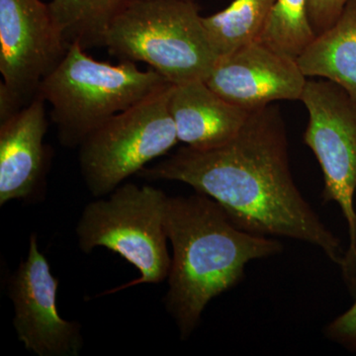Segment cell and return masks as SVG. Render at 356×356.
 Listing matches in <instances>:
<instances>
[{
  "label": "cell",
  "mask_w": 356,
  "mask_h": 356,
  "mask_svg": "<svg viewBox=\"0 0 356 356\" xmlns=\"http://www.w3.org/2000/svg\"><path fill=\"white\" fill-rule=\"evenodd\" d=\"M304 76L341 86L356 102V0H348L332 27L316 36L297 58Z\"/></svg>",
  "instance_id": "obj_13"
},
{
  "label": "cell",
  "mask_w": 356,
  "mask_h": 356,
  "mask_svg": "<svg viewBox=\"0 0 356 356\" xmlns=\"http://www.w3.org/2000/svg\"><path fill=\"white\" fill-rule=\"evenodd\" d=\"M103 47L119 60L145 63L172 84L205 81L218 60L197 4L189 0H132Z\"/></svg>",
  "instance_id": "obj_4"
},
{
  "label": "cell",
  "mask_w": 356,
  "mask_h": 356,
  "mask_svg": "<svg viewBox=\"0 0 356 356\" xmlns=\"http://www.w3.org/2000/svg\"><path fill=\"white\" fill-rule=\"evenodd\" d=\"M205 83L226 102L254 111L301 99L307 79L296 60L257 40L218 58Z\"/></svg>",
  "instance_id": "obj_10"
},
{
  "label": "cell",
  "mask_w": 356,
  "mask_h": 356,
  "mask_svg": "<svg viewBox=\"0 0 356 356\" xmlns=\"http://www.w3.org/2000/svg\"><path fill=\"white\" fill-rule=\"evenodd\" d=\"M168 83L151 67L140 70L137 63L96 60L79 42H74L42 81L37 95L51 105L58 142L65 147H79L105 122Z\"/></svg>",
  "instance_id": "obj_3"
},
{
  "label": "cell",
  "mask_w": 356,
  "mask_h": 356,
  "mask_svg": "<svg viewBox=\"0 0 356 356\" xmlns=\"http://www.w3.org/2000/svg\"><path fill=\"white\" fill-rule=\"evenodd\" d=\"M69 47L49 3L0 0V121L36 97L42 81L60 64Z\"/></svg>",
  "instance_id": "obj_8"
},
{
  "label": "cell",
  "mask_w": 356,
  "mask_h": 356,
  "mask_svg": "<svg viewBox=\"0 0 356 356\" xmlns=\"http://www.w3.org/2000/svg\"><path fill=\"white\" fill-rule=\"evenodd\" d=\"M47 103L37 95L0 121V205L16 199L36 201L46 188L51 152L44 146Z\"/></svg>",
  "instance_id": "obj_11"
},
{
  "label": "cell",
  "mask_w": 356,
  "mask_h": 356,
  "mask_svg": "<svg viewBox=\"0 0 356 356\" xmlns=\"http://www.w3.org/2000/svg\"><path fill=\"white\" fill-rule=\"evenodd\" d=\"M309 113L304 142L322 168L325 203L336 202L348 222L350 247L343 257L344 280L356 295V102L327 81H307L301 97Z\"/></svg>",
  "instance_id": "obj_7"
},
{
  "label": "cell",
  "mask_w": 356,
  "mask_h": 356,
  "mask_svg": "<svg viewBox=\"0 0 356 356\" xmlns=\"http://www.w3.org/2000/svg\"><path fill=\"white\" fill-rule=\"evenodd\" d=\"M325 337L356 353V300L353 305L325 327Z\"/></svg>",
  "instance_id": "obj_17"
},
{
  "label": "cell",
  "mask_w": 356,
  "mask_h": 356,
  "mask_svg": "<svg viewBox=\"0 0 356 356\" xmlns=\"http://www.w3.org/2000/svg\"><path fill=\"white\" fill-rule=\"evenodd\" d=\"M132 0H51L54 22L67 44L103 47L110 25Z\"/></svg>",
  "instance_id": "obj_14"
},
{
  "label": "cell",
  "mask_w": 356,
  "mask_h": 356,
  "mask_svg": "<svg viewBox=\"0 0 356 356\" xmlns=\"http://www.w3.org/2000/svg\"><path fill=\"white\" fill-rule=\"evenodd\" d=\"M189 1H195V0H189Z\"/></svg>",
  "instance_id": "obj_19"
},
{
  "label": "cell",
  "mask_w": 356,
  "mask_h": 356,
  "mask_svg": "<svg viewBox=\"0 0 356 356\" xmlns=\"http://www.w3.org/2000/svg\"><path fill=\"white\" fill-rule=\"evenodd\" d=\"M138 177L191 185L216 201L238 228L310 243L343 266L341 241L321 221L293 179L286 128L278 107L270 104L250 112L240 132L222 146L180 147L143 168Z\"/></svg>",
  "instance_id": "obj_1"
},
{
  "label": "cell",
  "mask_w": 356,
  "mask_h": 356,
  "mask_svg": "<svg viewBox=\"0 0 356 356\" xmlns=\"http://www.w3.org/2000/svg\"><path fill=\"white\" fill-rule=\"evenodd\" d=\"M58 283L40 252L37 236L32 235L27 259L9 278L7 291L15 312L18 339L39 356H76L83 346L81 325L58 314Z\"/></svg>",
  "instance_id": "obj_9"
},
{
  "label": "cell",
  "mask_w": 356,
  "mask_h": 356,
  "mask_svg": "<svg viewBox=\"0 0 356 356\" xmlns=\"http://www.w3.org/2000/svg\"><path fill=\"white\" fill-rule=\"evenodd\" d=\"M275 0H234L224 10L202 17L206 36L218 58L261 37Z\"/></svg>",
  "instance_id": "obj_15"
},
{
  "label": "cell",
  "mask_w": 356,
  "mask_h": 356,
  "mask_svg": "<svg viewBox=\"0 0 356 356\" xmlns=\"http://www.w3.org/2000/svg\"><path fill=\"white\" fill-rule=\"evenodd\" d=\"M348 0H309V15L316 34L329 29L339 19Z\"/></svg>",
  "instance_id": "obj_18"
},
{
  "label": "cell",
  "mask_w": 356,
  "mask_h": 356,
  "mask_svg": "<svg viewBox=\"0 0 356 356\" xmlns=\"http://www.w3.org/2000/svg\"><path fill=\"white\" fill-rule=\"evenodd\" d=\"M172 86L115 115L79 146L81 175L93 196L109 195L179 142L170 109Z\"/></svg>",
  "instance_id": "obj_6"
},
{
  "label": "cell",
  "mask_w": 356,
  "mask_h": 356,
  "mask_svg": "<svg viewBox=\"0 0 356 356\" xmlns=\"http://www.w3.org/2000/svg\"><path fill=\"white\" fill-rule=\"evenodd\" d=\"M316 36L309 15V0H275L259 40L297 60Z\"/></svg>",
  "instance_id": "obj_16"
},
{
  "label": "cell",
  "mask_w": 356,
  "mask_h": 356,
  "mask_svg": "<svg viewBox=\"0 0 356 356\" xmlns=\"http://www.w3.org/2000/svg\"><path fill=\"white\" fill-rule=\"evenodd\" d=\"M165 192L152 186L120 185L107 199L90 202L76 227L79 248L86 254L103 247L120 255L140 274L138 280L109 295L140 284H156L168 277L172 259L168 254L165 228Z\"/></svg>",
  "instance_id": "obj_5"
},
{
  "label": "cell",
  "mask_w": 356,
  "mask_h": 356,
  "mask_svg": "<svg viewBox=\"0 0 356 356\" xmlns=\"http://www.w3.org/2000/svg\"><path fill=\"white\" fill-rule=\"evenodd\" d=\"M170 109L178 140L196 149L228 143L252 112L226 102L204 81L173 84Z\"/></svg>",
  "instance_id": "obj_12"
},
{
  "label": "cell",
  "mask_w": 356,
  "mask_h": 356,
  "mask_svg": "<svg viewBox=\"0 0 356 356\" xmlns=\"http://www.w3.org/2000/svg\"><path fill=\"white\" fill-rule=\"evenodd\" d=\"M165 228L173 255L165 304L181 339H188L208 303L242 280L248 262L282 252L270 236L238 228L204 194L168 196Z\"/></svg>",
  "instance_id": "obj_2"
}]
</instances>
